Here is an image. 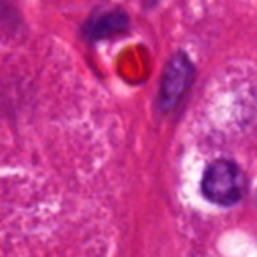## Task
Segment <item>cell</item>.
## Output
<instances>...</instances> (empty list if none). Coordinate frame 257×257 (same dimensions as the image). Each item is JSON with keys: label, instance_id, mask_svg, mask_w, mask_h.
I'll return each instance as SVG.
<instances>
[{"label": "cell", "instance_id": "obj_2", "mask_svg": "<svg viewBox=\"0 0 257 257\" xmlns=\"http://www.w3.org/2000/svg\"><path fill=\"white\" fill-rule=\"evenodd\" d=\"M194 74H196L194 65L185 55H175L168 62L162 76L161 93H159V106L162 111H171L180 102L183 93L189 90Z\"/></svg>", "mask_w": 257, "mask_h": 257}, {"label": "cell", "instance_id": "obj_3", "mask_svg": "<svg viewBox=\"0 0 257 257\" xmlns=\"http://www.w3.org/2000/svg\"><path fill=\"white\" fill-rule=\"evenodd\" d=\"M128 29V18L121 11H113L90 20L85 25V36L93 41L107 39Z\"/></svg>", "mask_w": 257, "mask_h": 257}, {"label": "cell", "instance_id": "obj_1", "mask_svg": "<svg viewBox=\"0 0 257 257\" xmlns=\"http://www.w3.org/2000/svg\"><path fill=\"white\" fill-rule=\"evenodd\" d=\"M201 190L204 197L210 199L211 203L220 204V206H232L239 203L241 197L245 196V175L238 164L220 159L208 166V169L204 171Z\"/></svg>", "mask_w": 257, "mask_h": 257}]
</instances>
